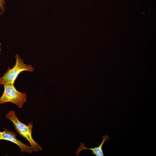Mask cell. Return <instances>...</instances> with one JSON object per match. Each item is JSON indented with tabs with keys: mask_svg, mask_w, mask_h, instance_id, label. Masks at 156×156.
Here are the masks:
<instances>
[{
	"mask_svg": "<svg viewBox=\"0 0 156 156\" xmlns=\"http://www.w3.org/2000/svg\"><path fill=\"white\" fill-rule=\"evenodd\" d=\"M4 85V91L0 98V105L10 102L19 108H22L26 101L27 96L26 94L18 91L13 83H8Z\"/></svg>",
	"mask_w": 156,
	"mask_h": 156,
	"instance_id": "cell-3",
	"label": "cell"
},
{
	"mask_svg": "<svg viewBox=\"0 0 156 156\" xmlns=\"http://www.w3.org/2000/svg\"><path fill=\"white\" fill-rule=\"evenodd\" d=\"M3 129V131H0V140H7L16 144L20 148L22 153L25 152L30 154L33 152L31 147L18 139L16 138L17 135L13 131H10L5 128Z\"/></svg>",
	"mask_w": 156,
	"mask_h": 156,
	"instance_id": "cell-4",
	"label": "cell"
},
{
	"mask_svg": "<svg viewBox=\"0 0 156 156\" xmlns=\"http://www.w3.org/2000/svg\"><path fill=\"white\" fill-rule=\"evenodd\" d=\"M6 118L12 122L17 132L29 142L33 151L36 152L42 150V146L32 137L33 123H28V125L23 123L18 119L14 111H9L6 114Z\"/></svg>",
	"mask_w": 156,
	"mask_h": 156,
	"instance_id": "cell-1",
	"label": "cell"
},
{
	"mask_svg": "<svg viewBox=\"0 0 156 156\" xmlns=\"http://www.w3.org/2000/svg\"><path fill=\"white\" fill-rule=\"evenodd\" d=\"M109 137L107 134H105L102 136V140L100 144L98 146L92 148H88L86 147L84 144L81 142L79 147L75 152L76 155L78 156L81 151L84 149L90 150L92 151V154L96 156H104V154L102 149V147L105 141L108 140Z\"/></svg>",
	"mask_w": 156,
	"mask_h": 156,
	"instance_id": "cell-5",
	"label": "cell"
},
{
	"mask_svg": "<svg viewBox=\"0 0 156 156\" xmlns=\"http://www.w3.org/2000/svg\"><path fill=\"white\" fill-rule=\"evenodd\" d=\"M4 4L5 0H0V6L1 11L4 10Z\"/></svg>",
	"mask_w": 156,
	"mask_h": 156,
	"instance_id": "cell-6",
	"label": "cell"
},
{
	"mask_svg": "<svg viewBox=\"0 0 156 156\" xmlns=\"http://www.w3.org/2000/svg\"><path fill=\"white\" fill-rule=\"evenodd\" d=\"M16 62L13 68H8L7 71L3 76L0 77V84L5 85L8 83H14L18 75L22 72L27 71L33 72L34 69L31 65L25 64L24 61L19 55L16 54L15 56Z\"/></svg>",
	"mask_w": 156,
	"mask_h": 156,
	"instance_id": "cell-2",
	"label": "cell"
}]
</instances>
